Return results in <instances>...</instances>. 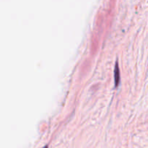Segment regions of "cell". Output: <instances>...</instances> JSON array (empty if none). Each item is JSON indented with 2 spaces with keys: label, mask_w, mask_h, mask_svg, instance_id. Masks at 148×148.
<instances>
[{
  "label": "cell",
  "mask_w": 148,
  "mask_h": 148,
  "mask_svg": "<svg viewBox=\"0 0 148 148\" xmlns=\"http://www.w3.org/2000/svg\"><path fill=\"white\" fill-rule=\"evenodd\" d=\"M119 69L118 64H116L115 66V70H114V79H115V85L116 87L118 86L119 83Z\"/></svg>",
  "instance_id": "1"
},
{
  "label": "cell",
  "mask_w": 148,
  "mask_h": 148,
  "mask_svg": "<svg viewBox=\"0 0 148 148\" xmlns=\"http://www.w3.org/2000/svg\"><path fill=\"white\" fill-rule=\"evenodd\" d=\"M43 148H48V147H47V146H46V147H43Z\"/></svg>",
  "instance_id": "2"
}]
</instances>
